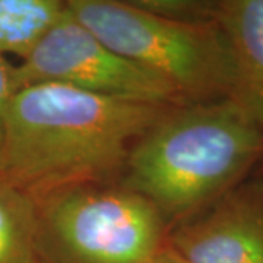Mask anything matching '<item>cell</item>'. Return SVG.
I'll return each instance as SVG.
<instances>
[{"label": "cell", "instance_id": "6da1fadb", "mask_svg": "<svg viewBox=\"0 0 263 263\" xmlns=\"http://www.w3.org/2000/svg\"><path fill=\"white\" fill-rule=\"evenodd\" d=\"M168 108L66 85L22 86L9 105L0 177L34 196L108 183L123 171L136 141Z\"/></svg>", "mask_w": 263, "mask_h": 263}, {"label": "cell", "instance_id": "7a4b0ae2", "mask_svg": "<svg viewBox=\"0 0 263 263\" xmlns=\"http://www.w3.org/2000/svg\"><path fill=\"white\" fill-rule=\"evenodd\" d=\"M263 160V127L234 98L170 107L133 145L123 187L177 224L212 205Z\"/></svg>", "mask_w": 263, "mask_h": 263}, {"label": "cell", "instance_id": "3957f363", "mask_svg": "<svg viewBox=\"0 0 263 263\" xmlns=\"http://www.w3.org/2000/svg\"><path fill=\"white\" fill-rule=\"evenodd\" d=\"M66 6L116 53L164 78L187 104L233 98L234 60L216 21H174L122 0H69Z\"/></svg>", "mask_w": 263, "mask_h": 263}, {"label": "cell", "instance_id": "277c9868", "mask_svg": "<svg viewBox=\"0 0 263 263\" xmlns=\"http://www.w3.org/2000/svg\"><path fill=\"white\" fill-rule=\"evenodd\" d=\"M34 197L41 263H155L167 246L165 218L122 184L84 183Z\"/></svg>", "mask_w": 263, "mask_h": 263}, {"label": "cell", "instance_id": "5b68a950", "mask_svg": "<svg viewBox=\"0 0 263 263\" xmlns=\"http://www.w3.org/2000/svg\"><path fill=\"white\" fill-rule=\"evenodd\" d=\"M19 88L59 84L85 92L157 105L187 104L164 78L120 56L91 29L66 13L15 65Z\"/></svg>", "mask_w": 263, "mask_h": 263}, {"label": "cell", "instance_id": "8992f818", "mask_svg": "<svg viewBox=\"0 0 263 263\" xmlns=\"http://www.w3.org/2000/svg\"><path fill=\"white\" fill-rule=\"evenodd\" d=\"M167 246L186 263H263V174L177 222Z\"/></svg>", "mask_w": 263, "mask_h": 263}, {"label": "cell", "instance_id": "52a82bcc", "mask_svg": "<svg viewBox=\"0 0 263 263\" xmlns=\"http://www.w3.org/2000/svg\"><path fill=\"white\" fill-rule=\"evenodd\" d=\"M214 18L233 53V98L263 127V0L215 2Z\"/></svg>", "mask_w": 263, "mask_h": 263}, {"label": "cell", "instance_id": "ba28073f", "mask_svg": "<svg viewBox=\"0 0 263 263\" xmlns=\"http://www.w3.org/2000/svg\"><path fill=\"white\" fill-rule=\"evenodd\" d=\"M0 263H41L35 197L0 177Z\"/></svg>", "mask_w": 263, "mask_h": 263}, {"label": "cell", "instance_id": "9c48e42d", "mask_svg": "<svg viewBox=\"0 0 263 263\" xmlns=\"http://www.w3.org/2000/svg\"><path fill=\"white\" fill-rule=\"evenodd\" d=\"M66 13L62 0H0V57H24Z\"/></svg>", "mask_w": 263, "mask_h": 263}, {"label": "cell", "instance_id": "30bf717a", "mask_svg": "<svg viewBox=\"0 0 263 263\" xmlns=\"http://www.w3.org/2000/svg\"><path fill=\"white\" fill-rule=\"evenodd\" d=\"M142 9L161 15L164 18L183 22H211L215 21V2L192 0H133Z\"/></svg>", "mask_w": 263, "mask_h": 263}, {"label": "cell", "instance_id": "8fae6325", "mask_svg": "<svg viewBox=\"0 0 263 263\" xmlns=\"http://www.w3.org/2000/svg\"><path fill=\"white\" fill-rule=\"evenodd\" d=\"M16 91L18 85L15 76V65H12L6 57H0V165L3 157L9 105Z\"/></svg>", "mask_w": 263, "mask_h": 263}, {"label": "cell", "instance_id": "7c38bea8", "mask_svg": "<svg viewBox=\"0 0 263 263\" xmlns=\"http://www.w3.org/2000/svg\"><path fill=\"white\" fill-rule=\"evenodd\" d=\"M155 263H186L183 259H180L177 254L174 253L168 246H165L162 249V252L158 256V259L155 260Z\"/></svg>", "mask_w": 263, "mask_h": 263}]
</instances>
